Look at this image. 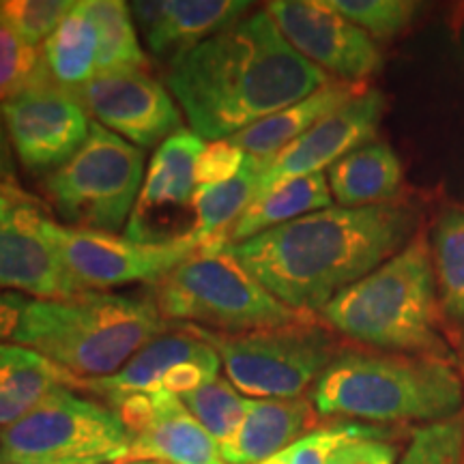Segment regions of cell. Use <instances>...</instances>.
<instances>
[{
  "label": "cell",
  "instance_id": "obj_1",
  "mask_svg": "<svg viewBox=\"0 0 464 464\" xmlns=\"http://www.w3.org/2000/svg\"><path fill=\"white\" fill-rule=\"evenodd\" d=\"M332 82L266 11L224 28L168 65L166 84L202 140H224Z\"/></svg>",
  "mask_w": 464,
  "mask_h": 464
},
{
  "label": "cell",
  "instance_id": "obj_2",
  "mask_svg": "<svg viewBox=\"0 0 464 464\" xmlns=\"http://www.w3.org/2000/svg\"><path fill=\"white\" fill-rule=\"evenodd\" d=\"M417 213L402 202L329 207L230 246L274 297L297 312H321L413 241Z\"/></svg>",
  "mask_w": 464,
  "mask_h": 464
},
{
  "label": "cell",
  "instance_id": "obj_3",
  "mask_svg": "<svg viewBox=\"0 0 464 464\" xmlns=\"http://www.w3.org/2000/svg\"><path fill=\"white\" fill-rule=\"evenodd\" d=\"M440 310L430 246L426 237L415 235L396 256L335 295L321 316L359 344L448 359Z\"/></svg>",
  "mask_w": 464,
  "mask_h": 464
},
{
  "label": "cell",
  "instance_id": "obj_4",
  "mask_svg": "<svg viewBox=\"0 0 464 464\" xmlns=\"http://www.w3.org/2000/svg\"><path fill=\"white\" fill-rule=\"evenodd\" d=\"M318 415L437 423L462 413L464 382L445 359L340 351L312 387Z\"/></svg>",
  "mask_w": 464,
  "mask_h": 464
},
{
  "label": "cell",
  "instance_id": "obj_5",
  "mask_svg": "<svg viewBox=\"0 0 464 464\" xmlns=\"http://www.w3.org/2000/svg\"><path fill=\"white\" fill-rule=\"evenodd\" d=\"M166 332L168 321L153 297L84 293L65 301H31L14 342L86 381L116 374Z\"/></svg>",
  "mask_w": 464,
  "mask_h": 464
},
{
  "label": "cell",
  "instance_id": "obj_6",
  "mask_svg": "<svg viewBox=\"0 0 464 464\" xmlns=\"http://www.w3.org/2000/svg\"><path fill=\"white\" fill-rule=\"evenodd\" d=\"M166 321L196 323L222 334H246L304 321L232 256L226 239L208 241L155 284Z\"/></svg>",
  "mask_w": 464,
  "mask_h": 464
},
{
  "label": "cell",
  "instance_id": "obj_7",
  "mask_svg": "<svg viewBox=\"0 0 464 464\" xmlns=\"http://www.w3.org/2000/svg\"><path fill=\"white\" fill-rule=\"evenodd\" d=\"M142 177L144 150L92 121L86 142L45 177L44 189L65 226L116 235L136 207Z\"/></svg>",
  "mask_w": 464,
  "mask_h": 464
},
{
  "label": "cell",
  "instance_id": "obj_8",
  "mask_svg": "<svg viewBox=\"0 0 464 464\" xmlns=\"http://www.w3.org/2000/svg\"><path fill=\"white\" fill-rule=\"evenodd\" d=\"M189 329L216 348L228 381L252 398H299L340 353L334 335L310 318L246 334Z\"/></svg>",
  "mask_w": 464,
  "mask_h": 464
},
{
  "label": "cell",
  "instance_id": "obj_9",
  "mask_svg": "<svg viewBox=\"0 0 464 464\" xmlns=\"http://www.w3.org/2000/svg\"><path fill=\"white\" fill-rule=\"evenodd\" d=\"M131 437L110 406L58 387L0 428V464H103L125 458Z\"/></svg>",
  "mask_w": 464,
  "mask_h": 464
},
{
  "label": "cell",
  "instance_id": "obj_10",
  "mask_svg": "<svg viewBox=\"0 0 464 464\" xmlns=\"http://www.w3.org/2000/svg\"><path fill=\"white\" fill-rule=\"evenodd\" d=\"M45 235L73 280L89 293L133 282L158 284L202 247L189 237L168 243H138L110 232L72 228L52 218L45 219Z\"/></svg>",
  "mask_w": 464,
  "mask_h": 464
},
{
  "label": "cell",
  "instance_id": "obj_11",
  "mask_svg": "<svg viewBox=\"0 0 464 464\" xmlns=\"http://www.w3.org/2000/svg\"><path fill=\"white\" fill-rule=\"evenodd\" d=\"M0 112L20 164L45 177L78 153L92 123L78 95L52 82L44 67L24 91L0 103Z\"/></svg>",
  "mask_w": 464,
  "mask_h": 464
},
{
  "label": "cell",
  "instance_id": "obj_12",
  "mask_svg": "<svg viewBox=\"0 0 464 464\" xmlns=\"http://www.w3.org/2000/svg\"><path fill=\"white\" fill-rule=\"evenodd\" d=\"M42 205L17 185L0 196V288L39 301H65L89 293L73 280L45 235Z\"/></svg>",
  "mask_w": 464,
  "mask_h": 464
},
{
  "label": "cell",
  "instance_id": "obj_13",
  "mask_svg": "<svg viewBox=\"0 0 464 464\" xmlns=\"http://www.w3.org/2000/svg\"><path fill=\"white\" fill-rule=\"evenodd\" d=\"M266 14L301 56L342 82L363 84L382 65L374 39L327 0H276Z\"/></svg>",
  "mask_w": 464,
  "mask_h": 464
},
{
  "label": "cell",
  "instance_id": "obj_14",
  "mask_svg": "<svg viewBox=\"0 0 464 464\" xmlns=\"http://www.w3.org/2000/svg\"><path fill=\"white\" fill-rule=\"evenodd\" d=\"M86 112L133 147L150 149L183 130V114L172 92L147 72L95 75L78 92Z\"/></svg>",
  "mask_w": 464,
  "mask_h": 464
},
{
  "label": "cell",
  "instance_id": "obj_15",
  "mask_svg": "<svg viewBox=\"0 0 464 464\" xmlns=\"http://www.w3.org/2000/svg\"><path fill=\"white\" fill-rule=\"evenodd\" d=\"M205 140L194 131L181 130L161 142L150 160L142 189L138 194L127 237L138 243H168L188 239L183 218L194 219L196 160Z\"/></svg>",
  "mask_w": 464,
  "mask_h": 464
},
{
  "label": "cell",
  "instance_id": "obj_16",
  "mask_svg": "<svg viewBox=\"0 0 464 464\" xmlns=\"http://www.w3.org/2000/svg\"><path fill=\"white\" fill-rule=\"evenodd\" d=\"M385 108L387 102L381 91H363L346 106L324 116L304 136L266 160L256 196L293 179L318 174L324 168L329 170L351 150L374 142Z\"/></svg>",
  "mask_w": 464,
  "mask_h": 464
},
{
  "label": "cell",
  "instance_id": "obj_17",
  "mask_svg": "<svg viewBox=\"0 0 464 464\" xmlns=\"http://www.w3.org/2000/svg\"><path fill=\"white\" fill-rule=\"evenodd\" d=\"M247 0H138L130 5L155 56L183 54L249 15Z\"/></svg>",
  "mask_w": 464,
  "mask_h": 464
},
{
  "label": "cell",
  "instance_id": "obj_18",
  "mask_svg": "<svg viewBox=\"0 0 464 464\" xmlns=\"http://www.w3.org/2000/svg\"><path fill=\"white\" fill-rule=\"evenodd\" d=\"M318 411L307 398L247 400L239 430L219 445L226 464H258L316 430Z\"/></svg>",
  "mask_w": 464,
  "mask_h": 464
},
{
  "label": "cell",
  "instance_id": "obj_19",
  "mask_svg": "<svg viewBox=\"0 0 464 464\" xmlns=\"http://www.w3.org/2000/svg\"><path fill=\"white\" fill-rule=\"evenodd\" d=\"M125 458L161 464H226L218 440L170 392H158L153 421L131 437Z\"/></svg>",
  "mask_w": 464,
  "mask_h": 464
},
{
  "label": "cell",
  "instance_id": "obj_20",
  "mask_svg": "<svg viewBox=\"0 0 464 464\" xmlns=\"http://www.w3.org/2000/svg\"><path fill=\"white\" fill-rule=\"evenodd\" d=\"M363 91H368L363 84L332 80L327 86L312 92L305 100L266 116V119L246 127V130L237 131L228 140L235 147H239L246 155L274 158L284 147H288L290 142L304 136L307 130H312L318 121L340 110L342 106H346L348 102L355 100Z\"/></svg>",
  "mask_w": 464,
  "mask_h": 464
},
{
  "label": "cell",
  "instance_id": "obj_21",
  "mask_svg": "<svg viewBox=\"0 0 464 464\" xmlns=\"http://www.w3.org/2000/svg\"><path fill=\"white\" fill-rule=\"evenodd\" d=\"M208 353H213V346L189 327L174 334L166 332L144 344L116 374L106 379H86L80 387L103 396L108 402L131 393H153L160 392L161 381L172 368L205 357Z\"/></svg>",
  "mask_w": 464,
  "mask_h": 464
},
{
  "label": "cell",
  "instance_id": "obj_22",
  "mask_svg": "<svg viewBox=\"0 0 464 464\" xmlns=\"http://www.w3.org/2000/svg\"><path fill=\"white\" fill-rule=\"evenodd\" d=\"M327 183L338 207L359 208L393 202L404 183V168L387 142H368L327 170Z\"/></svg>",
  "mask_w": 464,
  "mask_h": 464
},
{
  "label": "cell",
  "instance_id": "obj_23",
  "mask_svg": "<svg viewBox=\"0 0 464 464\" xmlns=\"http://www.w3.org/2000/svg\"><path fill=\"white\" fill-rule=\"evenodd\" d=\"M82 379L69 374L42 353L0 342V428L24 417L58 387L75 390Z\"/></svg>",
  "mask_w": 464,
  "mask_h": 464
},
{
  "label": "cell",
  "instance_id": "obj_24",
  "mask_svg": "<svg viewBox=\"0 0 464 464\" xmlns=\"http://www.w3.org/2000/svg\"><path fill=\"white\" fill-rule=\"evenodd\" d=\"M332 202L334 196L324 172L293 179V181L277 185L263 196H256L230 228L228 243L237 246V243L252 239V237L276 228V226L334 207Z\"/></svg>",
  "mask_w": 464,
  "mask_h": 464
},
{
  "label": "cell",
  "instance_id": "obj_25",
  "mask_svg": "<svg viewBox=\"0 0 464 464\" xmlns=\"http://www.w3.org/2000/svg\"><path fill=\"white\" fill-rule=\"evenodd\" d=\"M97 26L89 11V0L73 3V7L50 34L42 48L44 69L52 82L78 92L97 75Z\"/></svg>",
  "mask_w": 464,
  "mask_h": 464
},
{
  "label": "cell",
  "instance_id": "obj_26",
  "mask_svg": "<svg viewBox=\"0 0 464 464\" xmlns=\"http://www.w3.org/2000/svg\"><path fill=\"white\" fill-rule=\"evenodd\" d=\"M266 160L269 158L247 155L246 164H243L241 172L235 179L219 185L196 188L194 202H191L194 230H191L189 239H194L198 246H205V243L216 239L228 241L230 228L243 216V211L252 205V200L256 198Z\"/></svg>",
  "mask_w": 464,
  "mask_h": 464
},
{
  "label": "cell",
  "instance_id": "obj_27",
  "mask_svg": "<svg viewBox=\"0 0 464 464\" xmlns=\"http://www.w3.org/2000/svg\"><path fill=\"white\" fill-rule=\"evenodd\" d=\"M97 26V75L116 72H147L149 58L138 44L130 5L123 0H89Z\"/></svg>",
  "mask_w": 464,
  "mask_h": 464
},
{
  "label": "cell",
  "instance_id": "obj_28",
  "mask_svg": "<svg viewBox=\"0 0 464 464\" xmlns=\"http://www.w3.org/2000/svg\"><path fill=\"white\" fill-rule=\"evenodd\" d=\"M430 254L440 307L454 321H464V207L448 208L439 218Z\"/></svg>",
  "mask_w": 464,
  "mask_h": 464
},
{
  "label": "cell",
  "instance_id": "obj_29",
  "mask_svg": "<svg viewBox=\"0 0 464 464\" xmlns=\"http://www.w3.org/2000/svg\"><path fill=\"white\" fill-rule=\"evenodd\" d=\"M179 398L219 445L239 430L247 409V400L241 396L239 390L228 379H219V376L196 392L183 393Z\"/></svg>",
  "mask_w": 464,
  "mask_h": 464
},
{
  "label": "cell",
  "instance_id": "obj_30",
  "mask_svg": "<svg viewBox=\"0 0 464 464\" xmlns=\"http://www.w3.org/2000/svg\"><path fill=\"white\" fill-rule=\"evenodd\" d=\"M387 430L376 426H363V423H332L307 432L305 437L295 440L280 454L266 458L258 464H327L342 445L359 439H385Z\"/></svg>",
  "mask_w": 464,
  "mask_h": 464
},
{
  "label": "cell",
  "instance_id": "obj_31",
  "mask_svg": "<svg viewBox=\"0 0 464 464\" xmlns=\"http://www.w3.org/2000/svg\"><path fill=\"white\" fill-rule=\"evenodd\" d=\"M372 39H392L413 20L417 5L406 0H327Z\"/></svg>",
  "mask_w": 464,
  "mask_h": 464
},
{
  "label": "cell",
  "instance_id": "obj_32",
  "mask_svg": "<svg viewBox=\"0 0 464 464\" xmlns=\"http://www.w3.org/2000/svg\"><path fill=\"white\" fill-rule=\"evenodd\" d=\"M72 7V0H0V17L37 48L48 42Z\"/></svg>",
  "mask_w": 464,
  "mask_h": 464
},
{
  "label": "cell",
  "instance_id": "obj_33",
  "mask_svg": "<svg viewBox=\"0 0 464 464\" xmlns=\"http://www.w3.org/2000/svg\"><path fill=\"white\" fill-rule=\"evenodd\" d=\"M464 450V415L428 423L413 432L398 464H460Z\"/></svg>",
  "mask_w": 464,
  "mask_h": 464
},
{
  "label": "cell",
  "instance_id": "obj_34",
  "mask_svg": "<svg viewBox=\"0 0 464 464\" xmlns=\"http://www.w3.org/2000/svg\"><path fill=\"white\" fill-rule=\"evenodd\" d=\"M42 50L24 39L0 17V103L24 91L42 72Z\"/></svg>",
  "mask_w": 464,
  "mask_h": 464
},
{
  "label": "cell",
  "instance_id": "obj_35",
  "mask_svg": "<svg viewBox=\"0 0 464 464\" xmlns=\"http://www.w3.org/2000/svg\"><path fill=\"white\" fill-rule=\"evenodd\" d=\"M246 158L247 155L239 147H235L228 138L205 144L196 160V185L207 188V185L230 181L241 172Z\"/></svg>",
  "mask_w": 464,
  "mask_h": 464
},
{
  "label": "cell",
  "instance_id": "obj_36",
  "mask_svg": "<svg viewBox=\"0 0 464 464\" xmlns=\"http://www.w3.org/2000/svg\"><path fill=\"white\" fill-rule=\"evenodd\" d=\"M398 450L382 439H359L342 445L327 464H396Z\"/></svg>",
  "mask_w": 464,
  "mask_h": 464
},
{
  "label": "cell",
  "instance_id": "obj_37",
  "mask_svg": "<svg viewBox=\"0 0 464 464\" xmlns=\"http://www.w3.org/2000/svg\"><path fill=\"white\" fill-rule=\"evenodd\" d=\"M31 299L14 290H0V340H14L20 327L22 316Z\"/></svg>",
  "mask_w": 464,
  "mask_h": 464
},
{
  "label": "cell",
  "instance_id": "obj_38",
  "mask_svg": "<svg viewBox=\"0 0 464 464\" xmlns=\"http://www.w3.org/2000/svg\"><path fill=\"white\" fill-rule=\"evenodd\" d=\"M15 160H14V147H11L7 125H5L3 112H0V183L15 185Z\"/></svg>",
  "mask_w": 464,
  "mask_h": 464
},
{
  "label": "cell",
  "instance_id": "obj_39",
  "mask_svg": "<svg viewBox=\"0 0 464 464\" xmlns=\"http://www.w3.org/2000/svg\"><path fill=\"white\" fill-rule=\"evenodd\" d=\"M103 464H161V462H153V460H130V458H121V460L103 462Z\"/></svg>",
  "mask_w": 464,
  "mask_h": 464
},
{
  "label": "cell",
  "instance_id": "obj_40",
  "mask_svg": "<svg viewBox=\"0 0 464 464\" xmlns=\"http://www.w3.org/2000/svg\"><path fill=\"white\" fill-rule=\"evenodd\" d=\"M11 188V185H5V183H0V196L5 194V191H7Z\"/></svg>",
  "mask_w": 464,
  "mask_h": 464
}]
</instances>
